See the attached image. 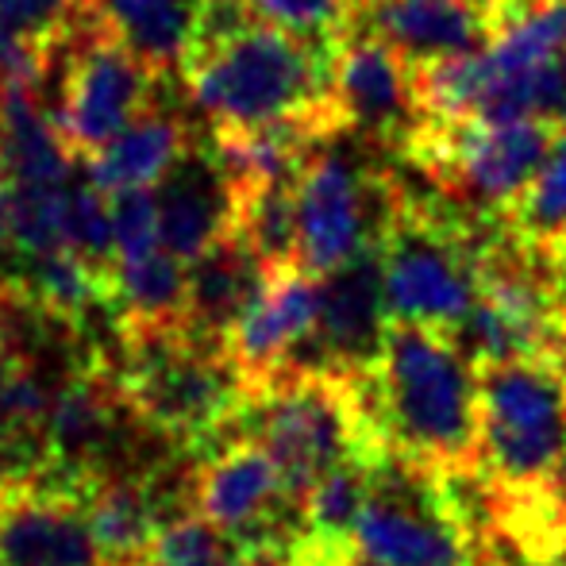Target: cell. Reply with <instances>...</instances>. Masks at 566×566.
<instances>
[{
	"label": "cell",
	"instance_id": "cell-1",
	"mask_svg": "<svg viewBox=\"0 0 566 566\" xmlns=\"http://www.w3.org/2000/svg\"><path fill=\"white\" fill-rule=\"evenodd\" d=\"M366 409L394 459L478 474V366L448 332L389 321L381 350L363 370Z\"/></svg>",
	"mask_w": 566,
	"mask_h": 566
},
{
	"label": "cell",
	"instance_id": "cell-2",
	"mask_svg": "<svg viewBox=\"0 0 566 566\" xmlns=\"http://www.w3.org/2000/svg\"><path fill=\"white\" fill-rule=\"evenodd\" d=\"M116 358H101L150 436L197 454L235 436L251 405V381L224 347L189 336L186 328H116Z\"/></svg>",
	"mask_w": 566,
	"mask_h": 566
},
{
	"label": "cell",
	"instance_id": "cell-3",
	"mask_svg": "<svg viewBox=\"0 0 566 566\" xmlns=\"http://www.w3.org/2000/svg\"><path fill=\"white\" fill-rule=\"evenodd\" d=\"M235 436H251L270 451L285 478L290 497H305L339 462L389 459L366 409L363 374L339 370H282L262 381L243 409Z\"/></svg>",
	"mask_w": 566,
	"mask_h": 566
},
{
	"label": "cell",
	"instance_id": "cell-4",
	"mask_svg": "<svg viewBox=\"0 0 566 566\" xmlns=\"http://www.w3.org/2000/svg\"><path fill=\"white\" fill-rule=\"evenodd\" d=\"M462 485L467 478L389 454L370 470L355 544L381 566H490L482 490L467 501Z\"/></svg>",
	"mask_w": 566,
	"mask_h": 566
},
{
	"label": "cell",
	"instance_id": "cell-5",
	"mask_svg": "<svg viewBox=\"0 0 566 566\" xmlns=\"http://www.w3.org/2000/svg\"><path fill=\"white\" fill-rule=\"evenodd\" d=\"M328 59V46L254 20L228 43L181 62V77L212 132H239L332 108Z\"/></svg>",
	"mask_w": 566,
	"mask_h": 566
},
{
	"label": "cell",
	"instance_id": "cell-6",
	"mask_svg": "<svg viewBox=\"0 0 566 566\" xmlns=\"http://www.w3.org/2000/svg\"><path fill=\"white\" fill-rule=\"evenodd\" d=\"M497 220H474L451 201L405 189L394 224L381 239L389 321L424 324L459 336L478 297V254Z\"/></svg>",
	"mask_w": 566,
	"mask_h": 566
},
{
	"label": "cell",
	"instance_id": "cell-7",
	"mask_svg": "<svg viewBox=\"0 0 566 566\" xmlns=\"http://www.w3.org/2000/svg\"><path fill=\"white\" fill-rule=\"evenodd\" d=\"M566 454V363L513 358L478 370V485L536 490Z\"/></svg>",
	"mask_w": 566,
	"mask_h": 566
},
{
	"label": "cell",
	"instance_id": "cell-8",
	"mask_svg": "<svg viewBox=\"0 0 566 566\" xmlns=\"http://www.w3.org/2000/svg\"><path fill=\"white\" fill-rule=\"evenodd\" d=\"M555 127L539 119H420L401 155L474 220H501L528 189Z\"/></svg>",
	"mask_w": 566,
	"mask_h": 566
},
{
	"label": "cell",
	"instance_id": "cell-9",
	"mask_svg": "<svg viewBox=\"0 0 566 566\" xmlns=\"http://www.w3.org/2000/svg\"><path fill=\"white\" fill-rule=\"evenodd\" d=\"M339 139H324L297 174V266L313 277L381 243L405 201L394 166L370 163Z\"/></svg>",
	"mask_w": 566,
	"mask_h": 566
},
{
	"label": "cell",
	"instance_id": "cell-10",
	"mask_svg": "<svg viewBox=\"0 0 566 566\" xmlns=\"http://www.w3.org/2000/svg\"><path fill=\"white\" fill-rule=\"evenodd\" d=\"M54 51L62 54V74L59 85L46 90L54 97L46 101V108L77 163L93 158L132 119L158 105V77L166 74L127 51L85 4L70 39Z\"/></svg>",
	"mask_w": 566,
	"mask_h": 566
},
{
	"label": "cell",
	"instance_id": "cell-11",
	"mask_svg": "<svg viewBox=\"0 0 566 566\" xmlns=\"http://www.w3.org/2000/svg\"><path fill=\"white\" fill-rule=\"evenodd\" d=\"M328 101L347 135H358L381 155H401L420 127L412 62L394 46L355 28L332 46Z\"/></svg>",
	"mask_w": 566,
	"mask_h": 566
},
{
	"label": "cell",
	"instance_id": "cell-12",
	"mask_svg": "<svg viewBox=\"0 0 566 566\" xmlns=\"http://www.w3.org/2000/svg\"><path fill=\"white\" fill-rule=\"evenodd\" d=\"M316 328L290 370H370L389 328L381 243L363 247L355 259L316 277Z\"/></svg>",
	"mask_w": 566,
	"mask_h": 566
},
{
	"label": "cell",
	"instance_id": "cell-13",
	"mask_svg": "<svg viewBox=\"0 0 566 566\" xmlns=\"http://www.w3.org/2000/svg\"><path fill=\"white\" fill-rule=\"evenodd\" d=\"M0 566H105L85 501L46 482H4Z\"/></svg>",
	"mask_w": 566,
	"mask_h": 566
},
{
	"label": "cell",
	"instance_id": "cell-14",
	"mask_svg": "<svg viewBox=\"0 0 566 566\" xmlns=\"http://www.w3.org/2000/svg\"><path fill=\"white\" fill-rule=\"evenodd\" d=\"M163 247L181 262H193L217 239L235 231L239 193L217 143L193 139L174 170L155 186Z\"/></svg>",
	"mask_w": 566,
	"mask_h": 566
},
{
	"label": "cell",
	"instance_id": "cell-15",
	"mask_svg": "<svg viewBox=\"0 0 566 566\" xmlns=\"http://www.w3.org/2000/svg\"><path fill=\"white\" fill-rule=\"evenodd\" d=\"M316 301H321V290L313 274L305 270L270 274L259 301L228 332L224 350L239 366V374L251 381V394L297 363L301 347L316 328Z\"/></svg>",
	"mask_w": 566,
	"mask_h": 566
},
{
	"label": "cell",
	"instance_id": "cell-16",
	"mask_svg": "<svg viewBox=\"0 0 566 566\" xmlns=\"http://www.w3.org/2000/svg\"><path fill=\"white\" fill-rule=\"evenodd\" d=\"M355 28L394 46L412 66L451 54H474L497 31L490 15L470 0H363Z\"/></svg>",
	"mask_w": 566,
	"mask_h": 566
},
{
	"label": "cell",
	"instance_id": "cell-17",
	"mask_svg": "<svg viewBox=\"0 0 566 566\" xmlns=\"http://www.w3.org/2000/svg\"><path fill=\"white\" fill-rule=\"evenodd\" d=\"M266 277V266L251 251V243L239 231H228L224 239H217L209 251H201L189 262L186 332L224 347L228 332L259 301Z\"/></svg>",
	"mask_w": 566,
	"mask_h": 566
},
{
	"label": "cell",
	"instance_id": "cell-18",
	"mask_svg": "<svg viewBox=\"0 0 566 566\" xmlns=\"http://www.w3.org/2000/svg\"><path fill=\"white\" fill-rule=\"evenodd\" d=\"M93 539L105 566H147L155 536L170 516L155 485V470L101 478L85 497Z\"/></svg>",
	"mask_w": 566,
	"mask_h": 566
},
{
	"label": "cell",
	"instance_id": "cell-19",
	"mask_svg": "<svg viewBox=\"0 0 566 566\" xmlns=\"http://www.w3.org/2000/svg\"><path fill=\"white\" fill-rule=\"evenodd\" d=\"M197 135L186 127V119L170 108H147L139 119L124 127L116 139H108L93 158L90 181L105 193H124V189H155L166 174L174 170L181 155L189 150Z\"/></svg>",
	"mask_w": 566,
	"mask_h": 566
},
{
	"label": "cell",
	"instance_id": "cell-20",
	"mask_svg": "<svg viewBox=\"0 0 566 566\" xmlns=\"http://www.w3.org/2000/svg\"><path fill=\"white\" fill-rule=\"evenodd\" d=\"M74 150L62 139L39 90H4L0 113V178L12 186H70Z\"/></svg>",
	"mask_w": 566,
	"mask_h": 566
},
{
	"label": "cell",
	"instance_id": "cell-21",
	"mask_svg": "<svg viewBox=\"0 0 566 566\" xmlns=\"http://www.w3.org/2000/svg\"><path fill=\"white\" fill-rule=\"evenodd\" d=\"M85 8L158 74H181L197 0H85Z\"/></svg>",
	"mask_w": 566,
	"mask_h": 566
},
{
	"label": "cell",
	"instance_id": "cell-22",
	"mask_svg": "<svg viewBox=\"0 0 566 566\" xmlns=\"http://www.w3.org/2000/svg\"><path fill=\"white\" fill-rule=\"evenodd\" d=\"M186 293L189 262L174 259L166 247L116 262V328H186Z\"/></svg>",
	"mask_w": 566,
	"mask_h": 566
},
{
	"label": "cell",
	"instance_id": "cell-23",
	"mask_svg": "<svg viewBox=\"0 0 566 566\" xmlns=\"http://www.w3.org/2000/svg\"><path fill=\"white\" fill-rule=\"evenodd\" d=\"M239 209L235 231L251 243L266 274H285L297 266V178L251 181L235 186Z\"/></svg>",
	"mask_w": 566,
	"mask_h": 566
},
{
	"label": "cell",
	"instance_id": "cell-24",
	"mask_svg": "<svg viewBox=\"0 0 566 566\" xmlns=\"http://www.w3.org/2000/svg\"><path fill=\"white\" fill-rule=\"evenodd\" d=\"M501 224L513 231L521 243L536 247V251H566V127L555 132L544 166L528 181V189L509 205Z\"/></svg>",
	"mask_w": 566,
	"mask_h": 566
},
{
	"label": "cell",
	"instance_id": "cell-25",
	"mask_svg": "<svg viewBox=\"0 0 566 566\" xmlns=\"http://www.w3.org/2000/svg\"><path fill=\"white\" fill-rule=\"evenodd\" d=\"M66 189L70 186H12V243L20 262L66 251Z\"/></svg>",
	"mask_w": 566,
	"mask_h": 566
},
{
	"label": "cell",
	"instance_id": "cell-26",
	"mask_svg": "<svg viewBox=\"0 0 566 566\" xmlns=\"http://www.w3.org/2000/svg\"><path fill=\"white\" fill-rule=\"evenodd\" d=\"M247 8L259 23L332 51L347 31H355L363 0H247Z\"/></svg>",
	"mask_w": 566,
	"mask_h": 566
},
{
	"label": "cell",
	"instance_id": "cell-27",
	"mask_svg": "<svg viewBox=\"0 0 566 566\" xmlns=\"http://www.w3.org/2000/svg\"><path fill=\"white\" fill-rule=\"evenodd\" d=\"M378 462L350 459L339 462L332 474L316 482V490L305 497V528L321 532V536H355L358 509L370 490V470Z\"/></svg>",
	"mask_w": 566,
	"mask_h": 566
},
{
	"label": "cell",
	"instance_id": "cell-28",
	"mask_svg": "<svg viewBox=\"0 0 566 566\" xmlns=\"http://www.w3.org/2000/svg\"><path fill=\"white\" fill-rule=\"evenodd\" d=\"M66 251H74L101 274H116L113 209H108V193L93 181L66 189Z\"/></svg>",
	"mask_w": 566,
	"mask_h": 566
},
{
	"label": "cell",
	"instance_id": "cell-29",
	"mask_svg": "<svg viewBox=\"0 0 566 566\" xmlns=\"http://www.w3.org/2000/svg\"><path fill=\"white\" fill-rule=\"evenodd\" d=\"M231 552H239V544L224 528H217V524L197 513H186L158 528L147 566H197L209 559H224Z\"/></svg>",
	"mask_w": 566,
	"mask_h": 566
},
{
	"label": "cell",
	"instance_id": "cell-30",
	"mask_svg": "<svg viewBox=\"0 0 566 566\" xmlns=\"http://www.w3.org/2000/svg\"><path fill=\"white\" fill-rule=\"evenodd\" d=\"M108 209H113L116 262L143 259V254L163 247L155 189H124V193H108Z\"/></svg>",
	"mask_w": 566,
	"mask_h": 566
},
{
	"label": "cell",
	"instance_id": "cell-31",
	"mask_svg": "<svg viewBox=\"0 0 566 566\" xmlns=\"http://www.w3.org/2000/svg\"><path fill=\"white\" fill-rule=\"evenodd\" d=\"M85 0H0V23L54 51L66 43Z\"/></svg>",
	"mask_w": 566,
	"mask_h": 566
},
{
	"label": "cell",
	"instance_id": "cell-32",
	"mask_svg": "<svg viewBox=\"0 0 566 566\" xmlns=\"http://www.w3.org/2000/svg\"><path fill=\"white\" fill-rule=\"evenodd\" d=\"M54 51L43 43L20 35V31L0 23V85L4 90H39L43 93L46 77H51Z\"/></svg>",
	"mask_w": 566,
	"mask_h": 566
},
{
	"label": "cell",
	"instance_id": "cell-33",
	"mask_svg": "<svg viewBox=\"0 0 566 566\" xmlns=\"http://www.w3.org/2000/svg\"><path fill=\"white\" fill-rule=\"evenodd\" d=\"M282 566H381L374 563L363 547L355 544V536H321V532H301L297 544L290 547V555Z\"/></svg>",
	"mask_w": 566,
	"mask_h": 566
},
{
	"label": "cell",
	"instance_id": "cell-34",
	"mask_svg": "<svg viewBox=\"0 0 566 566\" xmlns=\"http://www.w3.org/2000/svg\"><path fill=\"white\" fill-rule=\"evenodd\" d=\"M28 363V358L20 355V347L12 343V336H8V328L0 324V389L12 381V374L20 370V366Z\"/></svg>",
	"mask_w": 566,
	"mask_h": 566
},
{
	"label": "cell",
	"instance_id": "cell-35",
	"mask_svg": "<svg viewBox=\"0 0 566 566\" xmlns=\"http://www.w3.org/2000/svg\"><path fill=\"white\" fill-rule=\"evenodd\" d=\"M470 4H474V8H482V12L493 20V28H497V23L505 20V15L513 12L516 4H521V0H470Z\"/></svg>",
	"mask_w": 566,
	"mask_h": 566
},
{
	"label": "cell",
	"instance_id": "cell-36",
	"mask_svg": "<svg viewBox=\"0 0 566 566\" xmlns=\"http://www.w3.org/2000/svg\"><path fill=\"white\" fill-rule=\"evenodd\" d=\"M497 544V539H493ZM497 566H566V555L563 559H552V563H536V559H521V555H509L505 547L497 544Z\"/></svg>",
	"mask_w": 566,
	"mask_h": 566
},
{
	"label": "cell",
	"instance_id": "cell-37",
	"mask_svg": "<svg viewBox=\"0 0 566 566\" xmlns=\"http://www.w3.org/2000/svg\"><path fill=\"white\" fill-rule=\"evenodd\" d=\"M555 259H559V270H563V290H566V251H563V254H555Z\"/></svg>",
	"mask_w": 566,
	"mask_h": 566
},
{
	"label": "cell",
	"instance_id": "cell-38",
	"mask_svg": "<svg viewBox=\"0 0 566 566\" xmlns=\"http://www.w3.org/2000/svg\"><path fill=\"white\" fill-rule=\"evenodd\" d=\"M0 113H4V85H0Z\"/></svg>",
	"mask_w": 566,
	"mask_h": 566
},
{
	"label": "cell",
	"instance_id": "cell-39",
	"mask_svg": "<svg viewBox=\"0 0 566 566\" xmlns=\"http://www.w3.org/2000/svg\"><path fill=\"white\" fill-rule=\"evenodd\" d=\"M0 490H4V478H0Z\"/></svg>",
	"mask_w": 566,
	"mask_h": 566
},
{
	"label": "cell",
	"instance_id": "cell-40",
	"mask_svg": "<svg viewBox=\"0 0 566 566\" xmlns=\"http://www.w3.org/2000/svg\"><path fill=\"white\" fill-rule=\"evenodd\" d=\"M493 566H497V563H493Z\"/></svg>",
	"mask_w": 566,
	"mask_h": 566
}]
</instances>
